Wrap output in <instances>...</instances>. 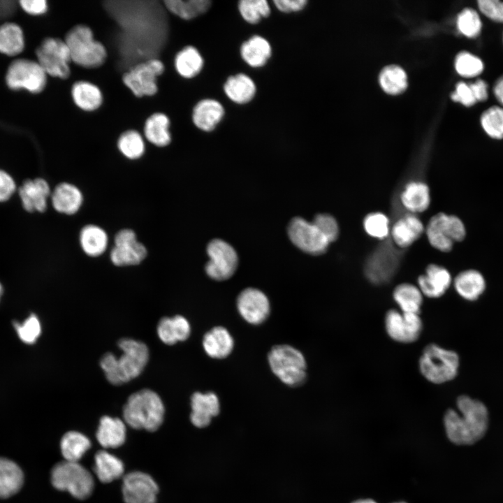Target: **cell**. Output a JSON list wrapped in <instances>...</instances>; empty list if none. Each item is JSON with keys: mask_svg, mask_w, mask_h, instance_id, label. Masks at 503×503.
Instances as JSON below:
<instances>
[{"mask_svg": "<svg viewBox=\"0 0 503 503\" xmlns=\"http://www.w3.org/2000/svg\"><path fill=\"white\" fill-rule=\"evenodd\" d=\"M71 93L75 105L83 111L93 112L102 105L101 90L92 82L85 80L77 81L72 85Z\"/></svg>", "mask_w": 503, "mask_h": 503, "instance_id": "26", "label": "cell"}, {"mask_svg": "<svg viewBox=\"0 0 503 503\" xmlns=\"http://www.w3.org/2000/svg\"><path fill=\"white\" fill-rule=\"evenodd\" d=\"M312 223L330 242L336 240L339 235V227L333 217L328 214H319L315 216Z\"/></svg>", "mask_w": 503, "mask_h": 503, "instance_id": "51", "label": "cell"}, {"mask_svg": "<svg viewBox=\"0 0 503 503\" xmlns=\"http://www.w3.org/2000/svg\"><path fill=\"white\" fill-rule=\"evenodd\" d=\"M38 64L46 74L66 79L71 74L70 52L64 40L56 38H45L36 49Z\"/></svg>", "mask_w": 503, "mask_h": 503, "instance_id": "10", "label": "cell"}, {"mask_svg": "<svg viewBox=\"0 0 503 503\" xmlns=\"http://www.w3.org/2000/svg\"><path fill=\"white\" fill-rule=\"evenodd\" d=\"M117 147L125 157L131 160L140 158L145 150L143 138L136 130L123 132L117 140Z\"/></svg>", "mask_w": 503, "mask_h": 503, "instance_id": "43", "label": "cell"}, {"mask_svg": "<svg viewBox=\"0 0 503 503\" xmlns=\"http://www.w3.org/2000/svg\"><path fill=\"white\" fill-rule=\"evenodd\" d=\"M393 298L400 307V311L420 314L423 293L418 287L409 283L400 284L393 290Z\"/></svg>", "mask_w": 503, "mask_h": 503, "instance_id": "38", "label": "cell"}, {"mask_svg": "<svg viewBox=\"0 0 503 503\" xmlns=\"http://www.w3.org/2000/svg\"><path fill=\"white\" fill-rule=\"evenodd\" d=\"M157 334L164 344L173 345L189 338L191 326L187 319L181 315L172 318L163 317L158 323Z\"/></svg>", "mask_w": 503, "mask_h": 503, "instance_id": "28", "label": "cell"}, {"mask_svg": "<svg viewBox=\"0 0 503 503\" xmlns=\"http://www.w3.org/2000/svg\"><path fill=\"white\" fill-rule=\"evenodd\" d=\"M291 242L302 251L312 254H323L330 242L312 223L301 217L292 219L288 226Z\"/></svg>", "mask_w": 503, "mask_h": 503, "instance_id": "15", "label": "cell"}, {"mask_svg": "<svg viewBox=\"0 0 503 503\" xmlns=\"http://www.w3.org/2000/svg\"><path fill=\"white\" fill-rule=\"evenodd\" d=\"M16 184L13 177L0 169V202L8 201L15 193Z\"/></svg>", "mask_w": 503, "mask_h": 503, "instance_id": "53", "label": "cell"}, {"mask_svg": "<svg viewBox=\"0 0 503 503\" xmlns=\"http://www.w3.org/2000/svg\"><path fill=\"white\" fill-rule=\"evenodd\" d=\"M24 209L29 212H44L51 195L47 181L43 178L25 180L18 189Z\"/></svg>", "mask_w": 503, "mask_h": 503, "instance_id": "19", "label": "cell"}, {"mask_svg": "<svg viewBox=\"0 0 503 503\" xmlns=\"http://www.w3.org/2000/svg\"><path fill=\"white\" fill-rule=\"evenodd\" d=\"M268 360L273 374L289 386H301L307 378V363L303 354L286 344L273 347Z\"/></svg>", "mask_w": 503, "mask_h": 503, "instance_id": "6", "label": "cell"}, {"mask_svg": "<svg viewBox=\"0 0 503 503\" xmlns=\"http://www.w3.org/2000/svg\"><path fill=\"white\" fill-rule=\"evenodd\" d=\"M46 81V73L40 64L27 59L15 60L6 74V82L10 89H25L31 93L43 91Z\"/></svg>", "mask_w": 503, "mask_h": 503, "instance_id": "12", "label": "cell"}, {"mask_svg": "<svg viewBox=\"0 0 503 503\" xmlns=\"http://www.w3.org/2000/svg\"><path fill=\"white\" fill-rule=\"evenodd\" d=\"M424 227L421 221L413 214H407L398 219L392 228L391 235L395 244L401 248L410 246L422 235Z\"/></svg>", "mask_w": 503, "mask_h": 503, "instance_id": "27", "label": "cell"}, {"mask_svg": "<svg viewBox=\"0 0 503 503\" xmlns=\"http://www.w3.org/2000/svg\"><path fill=\"white\" fill-rule=\"evenodd\" d=\"M2 293H3V288H2V286H1V283H0V298H1V296Z\"/></svg>", "mask_w": 503, "mask_h": 503, "instance_id": "59", "label": "cell"}, {"mask_svg": "<svg viewBox=\"0 0 503 503\" xmlns=\"http://www.w3.org/2000/svg\"><path fill=\"white\" fill-rule=\"evenodd\" d=\"M224 114V108L219 102L212 99H205L195 105L192 119L198 129L205 131H211L219 123Z\"/></svg>", "mask_w": 503, "mask_h": 503, "instance_id": "25", "label": "cell"}, {"mask_svg": "<svg viewBox=\"0 0 503 503\" xmlns=\"http://www.w3.org/2000/svg\"><path fill=\"white\" fill-rule=\"evenodd\" d=\"M453 285L455 291L462 298L473 301L485 291L486 281L480 272L469 269L457 275Z\"/></svg>", "mask_w": 503, "mask_h": 503, "instance_id": "29", "label": "cell"}, {"mask_svg": "<svg viewBox=\"0 0 503 503\" xmlns=\"http://www.w3.org/2000/svg\"><path fill=\"white\" fill-rule=\"evenodd\" d=\"M80 244L83 252L89 256L97 257L103 254L108 245L106 232L101 227L89 224L80 233Z\"/></svg>", "mask_w": 503, "mask_h": 503, "instance_id": "32", "label": "cell"}, {"mask_svg": "<svg viewBox=\"0 0 503 503\" xmlns=\"http://www.w3.org/2000/svg\"><path fill=\"white\" fill-rule=\"evenodd\" d=\"M20 3L22 8L31 15L43 14L48 8L47 2L45 0H23Z\"/></svg>", "mask_w": 503, "mask_h": 503, "instance_id": "55", "label": "cell"}, {"mask_svg": "<svg viewBox=\"0 0 503 503\" xmlns=\"http://www.w3.org/2000/svg\"><path fill=\"white\" fill-rule=\"evenodd\" d=\"M238 8L242 17L251 24L258 23L262 17H266L270 13L268 3L265 0H242L239 2Z\"/></svg>", "mask_w": 503, "mask_h": 503, "instance_id": "46", "label": "cell"}, {"mask_svg": "<svg viewBox=\"0 0 503 503\" xmlns=\"http://www.w3.org/2000/svg\"><path fill=\"white\" fill-rule=\"evenodd\" d=\"M163 3L169 12L189 20L205 13L210 8L212 2L209 0H166Z\"/></svg>", "mask_w": 503, "mask_h": 503, "instance_id": "41", "label": "cell"}, {"mask_svg": "<svg viewBox=\"0 0 503 503\" xmlns=\"http://www.w3.org/2000/svg\"><path fill=\"white\" fill-rule=\"evenodd\" d=\"M191 422L198 428L208 426L212 418L217 416L220 411L219 398L213 392L194 393L191 398Z\"/></svg>", "mask_w": 503, "mask_h": 503, "instance_id": "20", "label": "cell"}, {"mask_svg": "<svg viewBox=\"0 0 503 503\" xmlns=\"http://www.w3.org/2000/svg\"><path fill=\"white\" fill-rule=\"evenodd\" d=\"M403 205L412 212L425 211L430 205V196L428 187L421 182L408 183L401 194Z\"/></svg>", "mask_w": 503, "mask_h": 503, "instance_id": "34", "label": "cell"}, {"mask_svg": "<svg viewBox=\"0 0 503 503\" xmlns=\"http://www.w3.org/2000/svg\"><path fill=\"white\" fill-rule=\"evenodd\" d=\"M426 234L433 247L447 252L452 249L455 242L464 240L466 229L459 217L439 212L430 219Z\"/></svg>", "mask_w": 503, "mask_h": 503, "instance_id": "9", "label": "cell"}, {"mask_svg": "<svg viewBox=\"0 0 503 503\" xmlns=\"http://www.w3.org/2000/svg\"><path fill=\"white\" fill-rule=\"evenodd\" d=\"M165 408L159 395L150 389L131 394L123 408L126 424L136 430H156L162 424Z\"/></svg>", "mask_w": 503, "mask_h": 503, "instance_id": "3", "label": "cell"}, {"mask_svg": "<svg viewBox=\"0 0 503 503\" xmlns=\"http://www.w3.org/2000/svg\"><path fill=\"white\" fill-rule=\"evenodd\" d=\"M224 92L231 101L243 104L253 99L256 93V86L247 75L238 74L228 78L224 85Z\"/></svg>", "mask_w": 503, "mask_h": 503, "instance_id": "35", "label": "cell"}, {"mask_svg": "<svg viewBox=\"0 0 503 503\" xmlns=\"http://www.w3.org/2000/svg\"><path fill=\"white\" fill-rule=\"evenodd\" d=\"M481 124L485 132L494 139L503 138V108L492 106L481 116Z\"/></svg>", "mask_w": 503, "mask_h": 503, "instance_id": "45", "label": "cell"}, {"mask_svg": "<svg viewBox=\"0 0 503 503\" xmlns=\"http://www.w3.org/2000/svg\"><path fill=\"white\" fill-rule=\"evenodd\" d=\"M159 487L149 474L132 472L124 476L122 494L125 503H155Z\"/></svg>", "mask_w": 503, "mask_h": 503, "instance_id": "17", "label": "cell"}, {"mask_svg": "<svg viewBox=\"0 0 503 503\" xmlns=\"http://www.w3.org/2000/svg\"><path fill=\"white\" fill-rule=\"evenodd\" d=\"M393 503H407V502L400 501V502H393Z\"/></svg>", "mask_w": 503, "mask_h": 503, "instance_id": "60", "label": "cell"}, {"mask_svg": "<svg viewBox=\"0 0 503 503\" xmlns=\"http://www.w3.org/2000/svg\"><path fill=\"white\" fill-rule=\"evenodd\" d=\"M15 1L0 0V19L10 16L15 10Z\"/></svg>", "mask_w": 503, "mask_h": 503, "instance_id": "56", "label": "cell"}, {"mask_svg": "<svg viewBox=\"0 0 503 503\" xmlns=\"http://www.w3.org/2000/svg\"><path fill=\"white\" fill-rule=\"evenodd\" d=\"M60 447L65 460L78 462L90 449L91 441L79 432L69 431L62 437Z\"/></svg>", "mask_w": 503, "mask_h": 503, "instance_id": "39", "label": "cell"}, {"mask_svg": "<svg viewBox=\"0 0 503 503\" xmlns=\"http://www.w3.org/2000/svg\"><path fill=\"white\" fill-rule=\"evenodd\" d=\"M457 72L465 78H474L480 75L483 70V64L480 58L468 52H460L455 60Z\"/></svg>", "mask_w": 503, "mask_h": 503, "instance_id": "47", "label": "cell"}, {"mask_svg": "<svg viewBox=\"0 0 503 503\" xmlns=\"http://www.w3.org/2000/svg\"><path fill=\"white\" fill-rule=\"evenodd\" d=\"M125 423L119 418L104 416L100 419L96 439L105 449L121 446L126 439Z\"/></svg>", "mask_w": 503, "mask_h": 503, "instance_id": "24", "label": "cell"}, {"mask_svg": "<svg viewBox=\"0 0 503 503\" xmlns=\"http://www.w3.org/2000/svg\"><path fill=\"white\" fill-rule=\"evenodd\" d=\"M24 48L23 34L20 27L13 23L0 26V52L8 55L19 54Z\"/></svg>", "mask_w": 503, "mask_h": 503, "instance_id": "42", "label": "cell"}, {"mask_svg": "<svg viewBox=\"0 0 503 503\" xmlns=\"http://www.w3.org/2000/svg\"><path fill=\"white\" fill-rule=\"evenodd\" d=\"M451 282L448 270L437 264L429 265L425 273L418 278L420 291L423 295L430 298L442 296L451 286Z\"/></svg>", "mask_w": 503, "mask_h": 503, "instance_id": "21", "label": "cell"}, {"mask_svg": "<svg viewBox=\"0 0 503 503\" xmlns=\"http://www.w3.org/2000/svg\"><path fill=\"white\" fill-rule=\"evenodd\" d=\"M169 128L168 117L162 112H155L145 120L144 134L152 145L160 147H166L171 142Z\"/></svg>", "mask_w": 503, "mask_h": 503, "instance_id": "31", "label": "cell"}, {"mask_svg": "<svg viewBox=\"0 0 503 503\" xmlns=\"http://www.w3.org/2000/svg\"><path fill=\"white\" fill-rule=\"evenodd\" d=\"M418 367L428 381L435 384H444L457 376L459 357L455 351L431 343L424 347L419 358Z\"/></svg>", "mask_w": 503, "mask_h": 503, "instance_id": "5", "label": "cell"}, {"mask_svg": "<svg viewBox=\"0 0 503 503\" xmlns=\"http://www.w3.org/2000/svg\"><path fill=\"white\" fill-rule=\"evenodd\" d=\"M203 60L198 51L193 46H187L180 50L175 58V67L183 78H191L200 73Z\"/></svg>", "mask_w": 503, "mask_h": 503, "instance_id": "40", "label": "cell"}, {"mask_svg": "<svg viewBox=\"0 0 503 503\" xmlns=\"http://www.w3.org/2000/svg\"><path fill=\"white\" fill-rule=\"evenodd\" d=\"M114 243L110 257L112 263L117 266L138 265L147 256L145 246L138 241L135 232L131 229L119 231L115 236Z\"/></svg>", "mask_w": 503, "mask_h": 503, "instance_id": "16", "label": "cell"}, {"mask_svg": "<svg viewBox=\"0 0 503 503\" xmlns=\"http://www.w3.org/2000/svg\"><path fill=\"white\" fill-rule=\"evenodd\" d=\"M384 326L388 337L402 344L416 342L423 330V321L418 314L406 313L394 309L386 312Z\"/></svg>", "mask_w": 503, "mask_h": 503, "instance_id": "13", "label": "cell"}, {"mask_svg": "<svg viewBox=\"0 0 503 503\" xmlns=\"http://www.w3.org/2000/svg\"><path fill=\"white\" fill-rule=\"evenodd\" d=\"M363 226L367 233L373 238L384 239L388 234V219L381 212L367 214L364 219Z\"/></svg>", "mask_w": 503, "mask_h": 503, "instance_id": "49", "label": "cell"}, {"mask_svg": "<svg viewBox=\"0 0 503 503\" xmlns=\"http://www.w3.org/2000/svg\"><path fill=\"white\" fill-rule=\"evenodd\" d=\"M457 25L461 34L468 38L477 37L481 31L482 24L477 12L467 8L458 16Z\"/></svg>", "mask_w": 503, "mask_h": 503, "instance_id": "48", "label": "cell"}, {"mask_svg": "<svg viewBox=\"0 0 503 503\" xmlns=\"http://www.w3.org/2000/svg\"><path fill=\"white\" fill-rule=\"evenodd\" d=\"M236 305L240 316L253 325L264 322L270 312L268 297L255 288H247L241 291L237 298Z\"/></svg>", "mask_w": 503, "mask_h": 503, "instance_id": "18", "label": "cell"}, {"mask_svg": "<svg viewBox=\"0 0 503 503\" xmlns=\"http://www.w3.org/2000/svg\"><path fill=\"white\" fill-rule=\"evenodd\" d=\"M94 471L103 483H110L120 478L124 474L122 461L106 451H98L94 457Z\"/></svg>", "mask_w": 503, "mask_h": 503, "instance_id": "33", "label": "cell"}, {"mask_svg": "<svg viewBox=\"0 0 503 503\" xmlns=\"http://www.w3.org/2000/svg\"><path fill=\"white\" fill-rule=\"evenodd\" d=\"M71 61L86 68L101 66L106 61L107 50L103 43L94 38L92 29L85 24L73 27L66 34Z\"/></svg>", "mask_w": 503, "mask_h": 503, "instance_id": "4", "label": "cell"}, {"mask_svg": "<svg viewBox=\"0 0 503 503\" xmlns=\"http://www.w3.org/2000/svg\"><path fill=\"white\" fill-rule=\"evenodd\" d=\"M275 6L282 12L291 13L302 10L306 5V0H275Z\"/></svg>", "mask_w": 503, "mask_h": 503, "instance_id": "54", "label": "cell"}, {"mask_svg": "<svg viewBox=\"0 0 503 503\" xmlns=\"http://www.w3.org/2000/svg\"><path fill=\"white\" fill-rule=\"evenodd\" d=\"M17 334L22 341L27 344L36 342L41 331L38 318L31 314L22 324H15Z\"/></svg>", "mask_w": 503, "mask_h": 503, "instance_id": "50", "label": "cell"}, {"mask_svg": "<svg viewBox=\"0 0 503 503\" xmlns=\"http://www.w3.org/2000/svg\"><path fill=\"white\" fill-rule=\"evenodd\" d=\"M380 83L388 94H395L407 87V75L402 68L397 66L386 67L381 73Z\"/></svg>", "mask_w": 503, "mask_h": 503, "instance_id": "44", "label": "cell"}, {"mask_svg": "<svg viewBox=\"0 0 503 503\" xmlns=\"http://www.w3.org/2000/svg\"><path fill=\"white\" fill-rule=\"evenodd\" d=\"M480 11L496 22L503 23V1L498 0H479L477 2Z\"/></svg>", "mask_w": 503, "mask_h": 503, "instance_id": "52", "label": "cell"}, {"mask_svg": "<svg viewBox=\"0 0 503 503\" xmlns=\"http://www.w3.org/2000/svg\"><path fill=\"white\" fill-rule=\"evenodd\" d=\"M203 347L208 356L221 359L226 358L232 352L234 340L226 328L216 326L204 335Z\"/></svg>", "mask_w": 503, "mask_h": 503, "instance_id": "23", "label": "cell"}, {"mask_svg": "<svg viewBox=\"0 0 503 503\" xmlns=\"http://www.w3.org/2000/svg\"><path fill=\"white\" fill-rule=\"evenodd\" d=\"M488 96V85L481 79H477L471 83L458 82L455 92L451 94L453 101L467 107L472 106L477 102L485 101Z\"/></svg>", "mask_w": 503, "mask_h": 503, "instance_id": "37", "label": "cell"}, {"mask_svg": "<svg viewBox=\"0 0 503 503\" xmlns=\"http://www.w3.org/2000/svg\"><path fill=\"white\" fill-rule=\"evenodd\" d=\"M51 482L56 489L67 491L78 500L89 497L94 487L93 476L86 468L77 462L66 460L54 466Z\"/></svg>", "mask_w": 503, "mask_h": 503, "instance_id": "7", "label": "cell"}, {"mask_svg": "<svg viewBox=\"0 0 503 503\" xmlns=\"http://www.w3.org/2000/svg\"><path fill=\"white\" fill-rule=\"evenodd\" d=\"M458 411L449 409L443 423L448 439L459 446H472L486 435L489 427V413L481 401L467 395H460L456 401Z\"/></svg>", "mask_w": 503, "mask_h": 503, "instance_id": "1", "label": "cell"}, {"mask_svg": "<svg viewBox=\"0 0 503 503\" xmlns=\"http://www.w3.org/2000/svg\"><path fill=\"white\" fill-rule=\"evenodd\" d=\"M165 67L157 59H149L131 68L122 76L123 84L137 98L151 96L158 91V77L161 75Z\"/></svg>", "mask_w": 503, "mask_h": 503, "instance_id": "8", "label": "cell"}, {"mask_svg": "<svg viewBox=\"0 0 503 503\" xmlns=\"http://www.w3.org/2000/svg\"><path fill=\"white\" fill-rule=\"evenodd\" d=\"M117 345L122 352L119 358L108 352L100 360L107 380L113 385H121L138 377L150 356L148 347L143 342L124 337Z\"/></svg>", "mask_w": 503, "mask_h": 503, "instance_id": "2", "label": "cell"}, {"mask_svg": "<svg viewBox=\"0 0 503 503\" xmlns=\"http://www.w3.org/2000/svg\"><path fill=\"white\" fill-rule=\"evenodd\" d=\"M401 253L390 242L379 245L368 257L365 265V275L374 284L390 281L395 274Z\"/></svg>", "mask_w": 503, "mask_h": 503, "instance_id": "11", "label": "cell"}, {"mask_svg": "<svg viewBox=\"0 0 503 503\" xmlns=\"http://www.w3.org/2000/svg\"><path fill=\"white\" fill-rule=\"evenodd\" d=\"M493 93L497 101L503 105V75L495 83Z\"/></svg>", "mask_w": 503, "mask_h": 503, "instance_id": "57", "label": "cell"}, {"mask_svg": "<svg viewBox=\"0 0 503 503\" xmlns=\"http://www.w3.org/2000/svg\"><path fill=\"white\" fill-rule=\"evenodd\" d=\"M50 196L54 209L59 213L68 215L78 212L83 201L80 190L68 182L59 184Z\"/></svg>", "mask_w": 503, "mask_h": 503, "instance_id": "22", "label": "cell"}, {"mask_svg": "<svg viewBox=\"0 0 503 503\" xmlns=\"http://www.w3.org/2000/svg\"><path fill=\"white\" fill-rule=\"evenodd\" d=\"M23 481L20 467L13 461L0 457V497L8 498L17 493Z\"/></svg>", "mask_w": 503, "mask_h": 503, "instance_id": "30", "label": "cell"}, {"mask_svg": "<svg viewBox=\"0 0 503 503\" xmlns=\"http://www.w3.org/2000/svg\"><path fill=\"white\" fill-rule=\"evenodd\" d=\"M352 503H377L374 500L369 498L359 499L353 501Z\"/></svg>", "mask_w": 503, "mask_h": 503, "instance_id": "58", "label": "cell"}, {"mask_svg": "<svg viewBox=\"0 0 503 503\" xmlns=\"http://www.w3.org/2000/svg\"><path fill=\"white\" fill-rule=\"evenodd\" d=\"M207 252L210 261L206 263L205 271L210 278L226 280L234 274L238 259L231 245L222 240L214 239L207 245Z\"/></svg>", "mask_w": 503, "mask_h": 503, "instance_id": "14", "label": "cell"}, {"mask_svg": "<svg viewBox=\"0 0 503 503\" xmlns=\"http://www.w3.org/2000/svg\"><path fill=\"white\" fill-rule=\"evenodd\" d=\"M240 52L242 59L249 66L260 67L270 58L271 47L264 38L254 36L242 45Z\"/></svg>", "mask_w": 503, "mask_h": 503, "instance_id": "36", "label": "cell"}]
</instances>
